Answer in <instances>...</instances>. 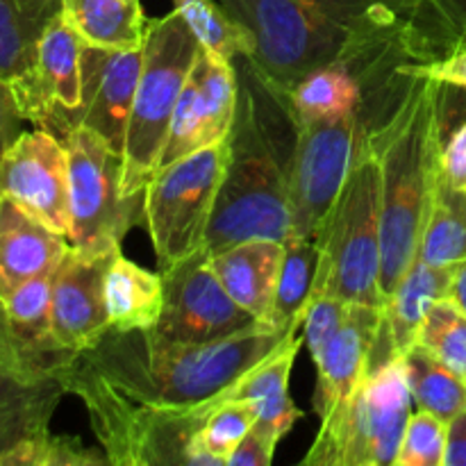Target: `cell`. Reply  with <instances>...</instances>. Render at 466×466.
<instances>
[{
	"mask_svg": "<svg viewBox=\"0 0 466 466\" xmlns=\"http://www.w3.org/2000/svg\"><path fill=\"white\" fill-rule=\"evenodd\" d=\"M446 444L449 423L417 410L410 414L394 466H444Z\"/></svg>",
	"mask_w": 466,
	"mask_h": 466,
	"instance_id": "obj_34",
	"label": "cell"
},
{
	"mask_svg": "<svg viewBox=\"0 0 466 466\" xmlns=\"http://www.w3.org/2000/svg\"><path fill=\"white\" fill-rule=\"evenodd\" d=\"M349 309L350 303L332 299V296H314V299H309L303 317V339L308 344L314 364L321 360L332 337L344 326Z\"/></svg>",
	"mask_w": 466,
	"mask_h": 466,
	"instance_id": "obj_36",
	"label": "cell"
},
{
	"mask_svg": "<svg viewBox=\"0 0 466 466\" xmlns=\"http://www.w3.org/2000/svg\"><path fill=\"white\" fill-rule=\"evenodd\" d=\"M255 419H258V412L248 400H226L209 414L208 421L200 428V444L221 462V466H226L228 455L253 431Z\"/></svg>",
	"mask_w": 466,
	"mask_h": 466,
	"instance_id": "obj_35",
	"label": "cell"
},
{
	"mask_svg": "<svg viewBox=\"0 0 466 466\" xmlns=\"http://www.w3.org/2000/svg\"><path fill=\"white\" fill-rule=\"evenodd\" d=\"M405 378L417 410L435 414L441 421L451 423L466 410V380L451 371L446 364L423 346L414 344L403 353Z\"/></svg>",
	"mask_w": 466,
	"mask_h": 466,
	"instance_id": "obj_28",
	"label": "cell"
},
{
	"mask_svg": "<svg viewBox=\"0 0 466 466\" xmlns=\"http://www.w3.org/2000/svg\"><path fill=\"white\" fill-rule=\"evenodd\" d=\"M255 330L205 344L168 339L155 328H107L73 350L62 369L66 394L82 400L114 466H189L191 441L232 387L291 335Z\"/></svg>",
	"mask_w": 466,
	"mask_h": 466,
	"instance_id": "obj_1",
	"label": "cell"
},
{
	"mask_svg": "<svg viewBox=\"0 0 466 466\" xmlns=\"http://www.w3.org/2000/svg\"><path fill=\"white\" fill-rule=\"evenodd\" d=\"M414 344L423 346L466 380V314L453 300H437L428 309Z\"/></svg>",
	"mask_w": 466,
	"mask_h": 466,
	"instance_id": "obj_32",
	"label": "cell"
},
{
	"mask_svg": "<svg viewBox=\"0 0 466 466\" xmlns=\"http://www.w3.org/2000/svg\"><path fill=\"white\" fill-rule=\"evenodd\" d=\"M380 326L382 308L350 303L344 326L317 362L314 412L321 421L335 417L360 387L364 373L371 367Z\"/></svg>",
	"mask_w": 466,
	"mask_h": 466,
	"instance_id": "obj_18",
	"label": "cell"
},
{
	"mask_svg": "<svg viewBox=\"0 0 466 466\" xmlns=\"http://www.w3.org/2000/svg\"><path fill=\"white\" fill-rule=\"evenodd\" d=\"M68 153V244L89 253L121 250V241L144 223V194L123 191V157L89 127L64 137Z\"/></svg>",
	"mask_w": 466,
	"mask_h": 466,
	"instance_id": "obj_9",
	"label": "cell"
},
{
	"mask_svg": "<svg viewBox=\"0 0 466 466\" xmlns=\"http://www.w3.org/2000/svg\"><path fill=\"white\" fill-rule=\"evenodd\" d=\"M162 280L164 305L155 330L168 339L205 344L259 328L221 285L205 248L162 271Z\"/></svg>",
	"mask_w": 466,
	"mask_h": 466,
	"instance_id": "obj_11",
	"label": "cell"
},
{
	"mask_svg": "<svg viewBox=\"0 0 466 466\" xmlns=\"http://www.w3.org/2000/svg\"><path fill=\"white\" fill-rule=\"evenodd\" d=\"M449 299L466 314V258L453 267V280H451Z\"/></svg>",
	"mask_w": 466,
	"mask_h": 466,
	"instance_id": "obj_43",
	"label": "cell"
},
{
	"mask_svg": "<svg viewBox=\"0 0 466 466\" xmlns=\"http://www.w3.org/2000/svg\"><path fill=\"white\" fill-rule=\"evenodd\" d=\"M200 53L203 46L180 12L173 9L164 16L148 18L123 150V191L127 196L144 194L150 177L157 173L177 100Z\"/></svg>",
	"mask_w": 466,
	"mask_h": 466,
	"instance_id": "obj_6",
	"label": "cell"
},
{
	"mask_svg": "<svg viewBox=\"0 0 466 466\" xmlns=\"http://www.w3.org/2000/svg\"><path fill=\"white\" fill-rule=\"evenodd\" d=\"M451 280H453V267H432L421 259L410 267L382 308L387 335L396 353L403 355L405 350L412 349L428 309L437 300L451 296Z\"/></svg>",
	"mask_w": 466,
	"mask_h": 466,
	"instance_id": "obj_25",
	"label": "cell"
},
{
	"mask_svg": "<svg viewBox=\"0 0 466 466\" xmlns=\"http://www.w3.org/2000/svg\"><path fill=\"white\" fill-rule=\"evenodd\" d=\"M144 46L103 50L85 46L82 53V107L76 127H89L123 157L126 130L135 103Z\"/></svg>",
	"mask_w": 466,
	"mask_h": 466,
	"instance_id": "obj_16",
	"label": "cell"
},
{
	"mask_svg": "<svg viewBox=\"0 0 466 466\" xmlns=\"http://www.w3.org/2000/svg\"><path fill=\"white\" fill-rule=\"evenodd\" d=\"M173 9L180 12L208 53L228 62L248 57L253 53L250 32L235 16H230V12L218 0H173Z\"/></svg>",
	"mask_w": 466,
	"mask_h": 466,
	"instance_id": "obj_31",
	"label": "cell"
},
{
	"mask_svg": "<svg viewBox=\"0 0 466 466\" xmlns=\"http://www.w3.org/2000/svg\"><path fill=\"white\" fill-rule=\"evenodd\" d=\"M466 258V194L440 176L423 228L419 259L432 267H455Z\"/></svg>",
	"mask_w": 466,
	"mask_h": 466,
	"instance_id": "obj_29",
	"label": "cell"
},
{
	"mask_svg": "<svg viewBox=\"0 0 466 466\" xmlns=\"http://www.w3.org/2000/svg\"><path fill=\"white\" fill-rule=\"evenodd\" d=\"M64 14L91 48L130 50L144 46L148 16L141 0H64Z\"/></svg>",
	"mask_w": 466,
	"mask_h": 466,
	"instance_id": "obj_26",
	"label": "cell"
},
{
	"mask_svg": "<svg viewBox=\"0 0 466 466\" xmlns=\"http://www.w3.org/2000/svg\"><path fill=\"white\" fill-rule=\"evenodd\" d=\"M0 196L59 235L71 230L68 203V153L59 137L48 130L23 132L0 157Z\"/></svg>",
	"mask_w": 466,
	"mask_h": 466,
	"instance_id": "obj_12",
	"label": "cell"
},
{
	"mask_svg": "<svg viewBox=\"0 0 466 466\" xmlns=\"http://www.w3.org/2000/svg\"><path fill=\"white\" fill-rule=\"evenodd\" d=\"M282 258L285 244L273 239L239 241L209 255V264L232 300L253 314L264 330L271 317Z\"/></svg>",
	"mask_w": 466,
	"mask_h": 466,
	"instance_id": "obj_22",
	"label": "cell"
},
{
	"mask_svg": "<svg viewBox=\"0 0 466 466\" xmlns=\"http://www.w3.org/2000/svg\"><path fill=\"white\" fill-rule=\"evenodd\" d=\"M444 466H466V410L449 423Z\"/></svg>",
	"mask_w": 466,
	"mask_h": 466,
	"instance_id": "obj_42",
	"label": "cell"
},
{
	"mask_svg": "<svg viewBox=\"0 0 466 466\" xmlns=\"http://www.w3.org/2000/svg\"><path fill=\"white\" fill-rule=\"evenodd\" d=\"M239 77L235 62L203 50L177 100L159 168L226 141L235 123Z\"/></svg>",
	"mask_w": 466,
	"mask_h": 466,
	"instance_id": "obj_13",
	"label": "cell"
},
{
	"mask_svg": "<svg viewBox=\"0 0 466 466\" xmlns=\"http://www.w3.org/2000/svg\"><path fill=\"white\" fill-rule=\"evenodd\" d=\"M444 91L440 82L417 77L399 112L367 139L380 167V289L385 300L419 259L423 228L441 176Z\"/></svg>",
	"mask_w": 466,
	"mask_h": 466,
	"instance_id": "obj_3",
	"label": "cell"
},
{
	"mask_svg": "<svg viewBox=\"0 0 466 466\" xmlns=\"http://www.w3.org/2000/svg\"><path fill=\"white\" fill-rule=\"evenodd\" d=\"M253 36L246 57L276 96L417 16L423 0H218Z\"/></svg>",
	"mask_w": 466,
	"mask_h": 466,
	"instance_id": "obj_2",
	"label": "cell"
},
{
	"mask_svg": "<svg viewBox=\"0 0 466 466\" xmlns=\"http://www.w3.org/2000/svg\"><path fill=\"white\" fill-rule=\"evenodd\" d=\"M82 53L85 41L62 12L48 23L36 53V89L39 107L35 123L41 130L64 139L76 127L82 107Z\"/></svg>",
	"mask_w": 466,
	"mask_h": 466,
	"instance_id": "obj_17",
	"label": "cell"
},
{
	"mask_svg": "<svg viewBox=\"0 0 466 466\" xmlns=\"http://www.w3.org/2000/svg\"><path fill=\"white\" fill-rule=\"evenodd\" d=\"M294 123L317 121L360 109V89L341 66H326L309 73L287 96H280Z\"/></svg>",
	"mask_w": 466,
	"mask_h": 466,
	"instance_id": "obj_30",
	"label": "cell"
},
{
	"mask_svg": "<svg viewBox=\"0 0 466 466\" xmlns=\"http://www.w3.org/2000/svg\"><path fill=\"white\" fill-rule=\"evenodd\" d=\"M25 114H23L21 105H18L16 91L14 86L0 76V157L7 153L9 146L23 135V126H25Z\"/></svg>",
	"mask_w": 466,
	"mask_h": 466,
	"instance_id": "obj_40",
	"label": "cell"
},
{
	"mask_svg": "<svg viewBox=\"0 0 466 466\" xmlns=\"http://www.w3.org/2000/svg\"><path fill=\"white\" fill-rule=\"evenodd\" d=\"M276 444L262 437L259 432L250 431L241 440V444L228 455L226 466H271L273 455H276Z\"/></svg>",
	"mask_w": 466,
	"mask_h": 466,
	"instance_id": "obj_41",
	"label": "cell"
},
{
	"mask_svg": "<svg viewBox=\"0 0 466 466\" xmlns=\"http://www.w3.org/2000/svg\"><path fill=\"white\" fill-rule=\"evenodd\" d=\"M109 464L107 455L86 449L80 437L39 432L14 444L0 458V466H96Z\"/></svg>",
	"mask_w": 466,
	"mask_h": 466,
	"instance_id": "obj_33",
	"label": "cell"
},
{
	"mask_svg": "<svg viewBox=\"0 0 466 466\" xmlns=\"http://www.w3.org/2000/svg\"><path fill=\"white\" fill-rule=\"evenodd\" d=\"M303 330L291 335L276 353L250 369L230 390L226 400H248L258 412L253 431L267 437L271 444H280L291 428L303 419V410L289 396V376L300 346Z\"/></svg>",
	"mask_w": 466,
	"mask_h": 466,
	"instance_id": "obj_20",
	"label": "cell"
},
{
	"mask_svg": "<svg viewBox=\"0 0 466 466\" xmlns=\"http://www.w3.org/2000/svg\"><path fill=\"white\" fill-rule=\"evenodd\" d=\"M64 394L62 369L16 344L0 305V458L25 437L50 431Z\"/></svg>",
	"mask_w": 466,
	"mask_h": 466,
	"instance_id": "obj_14",
	"label": "cell"
},
{
	"mask_svg": "<svg viewBox=\"0 0 466 466\" xmlns=\"http://www.w3.org/2000/svg\"><path fill=\"white\" fill-rule=\"evenodd\" d=\"M441 177L455 191L466 194V116L444 137L441 148Z\"/></svg>",
	"mask_w": 466,
	"mask_h": 466,
	"instance_id": "obj_38",
	"label": "cell"
},
{
	"mask_svg": "<svg viewBox=\"0 0 466 466\" xmlns=\"http://www.w3.org/2000/svg\"><path fill=\"white\" fill-rule=\"evenodd\" d=\"M294 126L296 139L287 168L291 235L314 239L362 157L369 130L360 109Z\"/></svg>",
	"mask_w": 466,
	"mask_h": 466,
	"instance_id": "obj_10",
	"label": "cell"
},
{
	"mask_svg": "<svg viewBox=\"0 0 466 466\" xmlns=\"http://www.w3.org/2000/svg\"><path fill=\"white\" fill-rule=\"evenodd\" d=\"M68 239L0 196V299L30 278L57 268Z\"/></svg>",
	"mask_w": 466,
	"mask_h": 466,
	"instance_id": "obj_21",
	"label": "cell"
},
{
	"mask_svg": "<svg viewBox=\"0 0 466 466\" xmlns=\"http://www.w3.org/2000/svg\"><path fill=\"white\" fill-rule=\"evenodd\" d=\"M380 167L367 144L314 237L319 246V268L312 299L332 296L344 303L385 308L380 289Z\"/></svg>",
	"mask_w": 466,
	"mask_h": 466,
	"instance_id": "obj_5",
	"label": "cell"
},
{
	"mask_svg": "<svg viewBox=\"0 0 466 466\" xmlns=\"http://www.w3.org/2000/svg\"><path fill=\"white\" fill-rule=\"evenodd\" d=\"M412 394L403 355L371 362L349 403L321 421L303 466H394Z\"/></svg>",
	"mask_w": 466,
	"mask_h": 466,
	"instance_id": "obj_7",
	"label": "cell"
},
{
	"mask_svg": "<svg viewBox=\"0 0 466 466\" xmlns=\"http://www.w3.org/2000/svg\"><path fill=\"white\" fill-rule=\"evenodd\" d=\"M228 157L230 141H218L162 167L146 185L144 223L159 273L205 248Z\"/></svg>",
	"mask_w": 466,
	"mask_h": 466,
	"instance_id": "obj_8",
	"label": "cell"
},
{
	"mask_svg": "<svg viewBox=\"0 0 466 466\" xmlns=\"http://www.w3.org/2000/svg\"><path fill=\"white\" fill-rule=\"evenodd\" d=\"M164 305L162 273L139 267L118 253L105 273V309L109 328L148 330L159 321Z\"/></svg>",
	"mask_w": 466,
	"mask_h": 466,
	"instance_id": "obj_24",
	"label": "cell"
},
{
	"mask_svg": "<svg viewBox=\"0 0 466 466\" xmlns=\"http://www.w3.org/2000/svg\"><path fill=\"white\" fill-rule=\"evenodd\" d=\"M239 100L226 176L209 221L205 250L209 255L250 239L285 244L291 237L289 168L294 139H282L280 123H268L255 94V77L246 57H237ZM235 64V66H237Z\"/></svg>",
	"mask_w": 466,
	"mask_h": 466,
	"instance_id": "obj_4",
	"label": "cell"
},
{
	"mask_svg": "<svg viewBox=\"0 0 466 466\" xmlns=\"http://www.w3.org/2000/svg\"><path fill=\"white\" fill-rule=\"evenodd\" d=\"M53 273H41L18 285L12 294L0 299L7 330L16 344L41 362L64 369L73 350L62 349L53 335Z\"/></svg>",
	"mask_w": 466,
	"mask_h": 466,
	"instance_id": "obj_23",
	"label": "cell"
},
{
	"mask_svg": "<svg viewBox=\"0 0 466 466\" xmlns=\"http://www.w3.org/2000/svg\"><path fill=\"white\" fill-rule=\"evenodd\" d=\"M317 241L291 235L285 241V258H282L267 330L287 332L294 330V328H303L305 309L312 299L314 280H317Z\"/></svg>",
	"mask_w": 466,
	"mask_h": 466,
	"instance_id": "obj_27",
	"label": "cell"
},
{
	"mask_svg": "<svg viewBox=\"0 0 466 466\" xmlns=\"http://www.w3.org/2000/svg\"><path fill=\"white\" fill-rule=\"evenodd\" d=\"M62 7L64 0H0V76L14 86L18 105L30 123L39 107V41Z\"/></svg>",
	"mask_w": 466,
	"mask_h": 466,
	"instance_id": "obj_19",
	"label": "cell"
},
{
	"mask_svg": "<svg viewBox=\"0 0 466 466\" xmlns=\"http://www.w3.org/2000/svg\"><path fill=\"white\" fill-rule=\"evenodd\" d=\"M89 253L68 244L53 273V335L66 350H80L94 344L109 328L105 309V273L114 255Z\"/></svg>",
	"mask_w": 466,
	"mask_h": 466,
	"instance_id": "obj_15",
	"label": "cell"
},
{
	"mask_svg": "<svg viewBox=\"0 0 466 466\" xmlns=\"http://www.w3.org/2000/svg\"><path fill=\"white\" fill-rule=\"evenodd\" d=\"M408 73L414 77H428L444 86L466 91V44L455 46L440 59H432L428 64H414L408 68Z\"/></svg>",
	"mask_w": 466,
	"mask_h": 466,
	"instance_id": "obj_37",
	"label": "cell"
},
{
	"mask_svg": "<svg viewBox=\"0 0 466 466\" xmlns=\"http://www.w3.org/2000/svg\"><path fill=\"white\" fill-rule=\"evenodd\" d=\"M426 3L440 27L446 53L455 46L466 44V0H426Z\"/></svg>",
	"mask_w": 466,
	"mask_h": 466,
	"instance_id": "obj_39",
	"label": "cell"
}]
</instances>
